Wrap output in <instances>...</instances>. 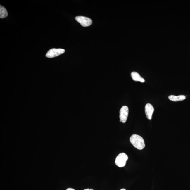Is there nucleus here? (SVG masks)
<instances>
[{
    "mask_svg": "<svg viewBox=\"0 0 190 190\" xmlns=\"http://www.w3.org/2000/svg\"><path fill=\"white\" fill-rule=\"evenodd\" d=\"M75 20L84 27L89 26L92 23V20L87 17L82 16H77L76 17Z\"/></svg>",
    "mask_w": 190,
    "mask_h": 190,
    "instance_id": "obj_3",
    "label": "nucleus"
},
{
    "mask_svg": "<svg viewBox=\"0 0 190 190\" xmlns=\"http://www.w3.org/2000/svg\"><path fill=\"white\" fill-rule=\"evenodd\" d=\"M128 159V157L125 153H120L115 158V165L119 167H124L126 165Z\"/></svg>",
    "mask_w": 190,
    "mask_h": 190,
    "instance_id": "obj_2",
    "label": "nucleus"
},
{
    "mask_svg": "<svg viewBox=\"0 0 190 190\" xmlns=\"http://www.w3.org/2000/svg\"><path fill=\"white\" fill-rule=\"evenodd\" d=\"M66 190H75L73 189V188H67Z\"/></svg>",
    "mask_w": 190,
    "mask_h": 190,
    "instance_id": "obj_10",
    "label": "nucleus"
},
{
    "mask_svg": "<svg viewBox=\"0 0 190 190\" xmlns=\"http://www.w3.org/2000/svg\"><path fill=\"white\" fill-rule=\"evenodd\" d=\"M8 13L7 11L4 7L0 6V18H6L8 16Z\"/></svg>",
    "mask_w": 190,
    "mask_h": 190,
    "instance_id": "obj_9",
    "label": "nucleus"
},
{
    "mask_svg": "<svg viewBox=\"0 0 190 190\" xmlns=\"http://www.w3.org/2000/svg\"><path fill=\"white\" fill-rule=\"evenodd\" d=\"M168 98L171 101L177 102L184 101L186 99V97L184 95H180L179 96L170 95L169 96Z\"/></svg>",
    "mask_w": 190,
    "mask_h": 190,
    "instance_id": "obj_8",
    "label": "nucleus"
},
{
    "mask_svg": "<svg viewBox=\"0 0 190 190\" xmlns=\"http://www.w3.org/2000/svg\"><path fill=\"white\" fill-rule=\"evenodd\" d=\"M131 77L133 80L136 82H140L142 83L145 82L144 79L137 72H131Z\"/></svg>",
    "mask_w": 190,
    "mask_h": 190,
    "instance_id": "obj_7",
    "label": "nucleus"
},
{
    "mask_svg": "<svg viewBox=\"0 0 190 190\" xmlns=\"http://www.w3.org/2000/svg\"><path fill=\"white\" fill-rule=\"evenodd\" d=\"M154 110V108L151 104L148 103L146 105L145 108V113L147 118L148 120H151Z\"/></svg>",
    "mask_w": 190,
    "mask_h": 190,
    "instance_id": "obj_6",
    "label": "nucleus"
},
{
    "mask_svg": "<svg viewBox=\"0 0 190 190\" xmlns=\"http://www.w3.org/2000/svg\"><path fill=\"white\" fill-rule=\"evenodd\" d=\"M120 190H126L125 189H124V188H122V189H121Z\"/></svg>",
    "mask_w": 190,
    "mask_h": 190,
    "instance_id": "obj_12",
    "label": "nucleus"
},
{
    "mask_svg": "<svg viewBox=\"0 0 190 190\" xmlns=\"http://www.w3.org/2000/svg\"><path fill=\"white\" fill-rule=\"evenodd\" d=\"M65 50L63 49L53 48L50 49L46 53V56L48 58H53L63 54L65 52Z\"/></svg>",
    "mask_w": 190,
    "mask_h": 190,
    "instance_id": "obj_4",
    "label": "nucleus"
},
{
    "mask_svg": "<svg viewBox=\"0 0 190 190\" xmlns=\"http://www.w3.org/2000/svg\"><path fill=\"white\" fill-rule=\"evenodd\" d=\"M84 190H94L92 189H84Z\"/></svg>",
    "mask_w": 190,
    "mask_h": 190,
    "instance_id": "obj_11",
    "label": "nucleus"
},
{
    "mask_svg": "<svg viewBox=\"0 0 190 190\" xmlns=\"http://www.w3.org/2000/svg\"><path fill=\"white\" fill-rule=\"evenodd\" d=\"M130 141L133 146L138 149L142 150L145 148L144 140L140 136L133 134L130 138Z\"/></svg>",
    "mask_w": 190,
    "mask_h": 190,
    "instance_id": "obj_1",
    "label": "nucleus"
},
{
    "mask_svg": "<svg viewBox=\"0 0 190 190\" xmlns=\"http://www.w3.org/2000/svg\"><path fill=\"white\" fill-rule=\"evenodd\" d=\"M129 108L127 106H123L121 108L120 112V122L125 123L127 122L129 114Z\"/></svg>",
    "mask_w": 190,
    "mask_h": 190,
    "instance_id": "obj_5",
    "label": "nucleus"
}]
</instances>
